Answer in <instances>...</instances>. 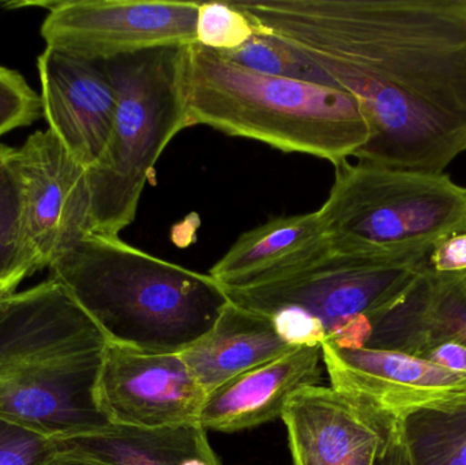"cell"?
Listing matches in <instances>:
<instances>
[{
  "instance_id": "6da1fadb",
  "label": "cell",
  "mask_w": 466,
  "mask_h": 465,
  "mask_svg": "<svg viewBox=\"0 0 466 465\" xmlns=\"http://www.w3.org/2000/svg\"><path fill=\"white\" fill-rule=\"evenodd\" d=\"M326 71L371 126L355 160L445 174L466 153V0H232Z\"/></svg>"
},
{
  "instance_id": "7a4b0ae2",
  "label": "cell",
  "mask_w": 466,
  "mask_h": 465,
  "mask_svg": "<svg viewBox=\"0 0 466 465\" xmlns=\"http://www.w3.org/2000/svg\"><path fill=\"white\" fill-rule=\"evenodd\" d=\"M106 341L147 354H182L229 305L223 287L123 242L89 234L48 267Z\"/></svg>"
},
{
  "instance_id": "3957f363",
  "label": "cell",
  "mask_w": 466,
  "mask_h": 465,
  "mask_svg": "<svg viewBox=\"0 0 466 465\" xmlns=\"http://www.w3.org/2000/svg\"><path fill=\"white\" fill-rule=\"evenodd\" d=\"M188 123L301 153L334 167L371 139L359 101L345 90L241 67L199 44L188 46Z\"/></svg>"
},
{
  "instance_id": "277c9868",
  "label": "cell",
  "mask_w": 466,
  "mask_h": 465,
  "mask_svg": "<svg viewBox=\"0 0 466 465\" xmlns=\"http://www.w3.org/2000/svg\"><path fill=\"white\" fill-rule=\"evenodd\" d=\"M188 46L145 49L106 60L117 93L108 145L86 169L90 232L119 237L177 134L190 127Z\"/></svg>"
},
{
  "instance_id": "5b68a950",
  "label": "cell",
  "mask_w": 466,
  "mask_h": 465,
  "mask_svg": "<svg viewBox=\"0 0 466 465\" xmlns=\"http://www.w3.org/2000/svg\"><path fill=\"white\" fill-rule=\"evenodd\" d=\"M317 210L331 251L366 259L430 256L466 234V187L448 174L344 161Z\"/></svg>"
},
{
  "instance_id": "8992f818",
  "label": "cell",
  "mask_w": 466,
  "mask_h": 465,
  "mask_svg": "<svg viewBox=\"0 0 466 465\" xmlns=\"http://www.w3.org/2000/svg\"><path fill=\"white\" fill-rule=\"evenodd\" d=\"M429 257L385 261L330 251L268 283L223 289L233 305L270 318L289 346L363 349L372 319L418 284Z\"/></svg>"
},
{
  "instance_id": "52a82bcc",
  "label": "cell",
  "mask_w": 466,
  "mask_h": 465,
  "mask_svg": "<svg viewBox=\"0 0 466 465\" xmlns=\"http://www.w3.org/2000/svg\"><path fill=\"white\" fill-rule=\"evenodd\" d=\"M41 37L48 48L87 60H111L145 49L197 44L201 2L52 0Z\"/></svg>"
},
{
  "instance_id": "ba28073f",
  "label": "cell",
  "mask_w": 466,
  "mask_h": 465,
  "mask_svg": "<svg viewBox=\"0 0 466 465\" xmlns=\"http://www.w3.org/2000/svg\"><path fill=\"white\" fill-rule=\"evenodd\" d=\"M320 347L331 388L399 429L419 412L466 407V373L408 352L341 349L331 343Z\"/></svg>"
},
{
  "instance_id": "9c48e42d",
  "label": "cell",
  "mask_w": 466,
  "mask_h": 465,
  "mask_svg": "<svg viewBox=\"0 0 466 465\" xmlns=\"http://www.w3.org/2000/svg\"><path fill=\"white\" fill-rule=\"evenodd\" d=\"M103 352H63L8 371L0 418L52 440L108 428L96 398Z\"/></svg>"
},
{
  "instance_id": "30bf717a",
  "label": "cell",
  "mask_w": 466,
  "mask_h": 465,
  "mask_svg": "<svg viewBox=\"0 0 466 465\" xmlns=\"http://www.w3.org/2000/svg\"><path fill=\"white\" fill-rule=\"evenodd\" d=\"M207 392L180 354L106 344L96 398L111 425L163 429L199 423Z\"/></svg>"
},
{
  "instance_id": "8fae6325",
  "label": "cell",
  "mask_w": 466,
  "mask_h": 465,
  "mask_svg": "<svg viewBox=\"0 0 466 465\" xmlns=\"http://www.w3.org/2000/svg\"><path fill=\"white\" fill-rule=\"evenodd\" d=\"M281 420L293 465H391L401 463L400 430L355 399L333 388L295 393Z\"/></svg>"
},
{
  "instance_id": "7c38bea8",
  "label": "cell",
  "mask_w": 466,
  "mask_h": 465,
  "mask_svg": "<svg viewBox=\"0 0 466 465\" xmlns=\"http://www.w3.org/2000/svg\"><path fill=\"white\" fill-rule=\"evenodd\" d=\"M11 157L21 180L27 242L40 270L48 269L90 232L86 169L49 130L27 136Z\"/></svg>"
},
{
  "instance_id": "4fadbf2b",
  "label": "cell",
  "mask_w": 466,
  "mask_h": 465,
  "mask_svg": "<svg viewBox=\"0 0 466 465\" xmlns=\"http://www.w3.org/2000/svg\"><path fill=\"white\" fill-rule=\"evenodd\" d=\"M37 71L48 130L82 168H92L108 145L116 112L108 65L46 46Z\"/></svg>"
},
{
  "instance_id": "5bb4252c",
  "label": "cell",
  "mask_w": 466,
  "mask_h": 465,
  "mask_svg": "<svg viewBox=\"0 0 466 465\" xmlns=\"http://www.w3.org/2000/svg\"><path fill=\"white\" fill-rule=\"evenodd\" d=\"M322 365V347L301 346L238 374L207 396L199 423L233 433L281 418L295 393L320 384Z\"/></svg>"
},
{
  "instance_id": "9a60e30c",
  "label": "cell",
  "mask_w": 466,
  "mask_h": 465,
  "mask_svg": "<svg viewBox=\"0 0 466 465\" xmlns=\"http://www.w3.org/2000/svg\"><path fill=\"white\" fill-rule=\"evenodd\" d=\"M318 212L284 216L238 238L209 276L224 289L268 283L330 253Z\"/></svg>"
},
{
  "instance_id": "2e32d148",
  "label": "cell",
  "mask_w": 466,
  "mask_h": 465,
  "mask_svg": "<svg viewBox=\"0 0 466 465\" xmlns=\"http://www.w3.org/2000/svg\"><path fill=\"white\" fill-rule=\"evenodd\" d=\"M298 347L289 346L268 317L229 302L215 327L180 354L207 395Z\"/></svg>"
},
{
  "instance_id": "e0dca14e",
  "label": "cell",
  "mask_w": 466,
  "mask_h": 465,
  "mask_svg": "<svg viewBox=\"0 0 466 465\" xmlns=\"http://www.w3.org/2000/svg\"><path fill=\"white\" fill-rule=\"evenodd\" d=\"M55 441L59 452L106 465H220L201 423L163 429L109 425Z\"/></svg>"
},
{
  "instance_id": "ac0fdd59",
  "label": "cell",
  "mask_w": 466,
  "mask_h": 465,
  "mask_svg": "<svg viewBox=\"0 0 466 465\" xmlns=\"http://www.w3.org/2000/svg\"><path fill=\"white\" fill-rule=\"evenodd\" d=\"M13 147L0 150V298L15 294L25 278L40 270L27 242L22 186L13 164Z\"/></svg>"
},
{
  "instance_id": "d6986e66",
  "label": "cell",
  "mask_w": 466,
  "mask_h": 465,
  "mask_svg": "<svg viewBox=\"0 0 466 465\" xmlns=\"http://www.w3.org/2000/svg\"><path fill=\"white\" fill-rule=\"evenodd\" d=\"M400 450L402 465H466V407L408 418Z\"/></svg>"
},
{
  "instance_id": "ffe728a7",
  "label": "cell",
  "mask_w": 466,
  "mask_h": 465,
  "mask_svg": "<svg viewBox=\"0 0 466 465\" xmlns=\"http://www.w3.org/2000/svg\"><path fill=\"white\" fill-rule=\"evenodd\" d=\"M443 341L466 347V275H441L430 268L423 340L418 357Z\"/></svg>"
},
{
  "instance_id": "44dd1931",
  "label": "cell",
  "mask_w": 466,
  "mask_h": 465,
  "mask_svg": "<svg viewBox=\"0 0 466 465\" xmlns=\"http://www.w3.org/2000/svg\"><path fill=\"white\" fill-rule=\"evenodd\" d=\"M218 54L229 62L266 76L300 79L337 87L325 70L271 35L255 33L254 37L240 48Z\"/></svg>"
},
{
  "instance_id": "7402d4cb",
  "label": "cell",
  "mask_w": 466,
  "mask_h": 465,
  "mask_svg": "<svg viewBox=\"0 0 466 465\" xmlns=\"http://www.w3.org/2000/svg\"><path fill=\"white\" fill-rule=\"evenodd\" d=\"M251 21L229 2L201 3L197 44L216 52L240 48L255 35Z\"/></svg>"
},
{
  "instance_id": "603a6c76",
  "label": "cell",
  "mask_w": 466,
  "mask_h": 465,
  "mask_svg": "<svg viewBox=\"0 0 466 465\" xmlns=\"http://www.w3.org/2000/svg\"><path fill=\"white\" fill-rule=\"evenodd\" d=\"M41 115L40 96L18 71L0 65V136L33 125Z\"/></svg>"
},
{
  "instance_id": "cb8c5ba5",
  "label": "cell",
  "mask_w": 466,
  "mask_h": 465,
  "mask_svg": "<svg viewBox=\"0 0 466 465\" xmlns=\"http://www.w3.org/2000/svg\"><path fill=\"white\" fill-rule=\"evenodd\" d=\"M57 453L55 440L0 418V465H44Z\"/></svg>"
},
{
  "instance_id": "d4e9b609",
  "label": "cell",
  "mask_w": 466,
  "mask_h": 465,
  "mask_svg": "<svg viewBox=\"0 0 466 465\" xmlns=\"http://www.w3.org/2000/svg\"><path fill=\"white\" fill-rule=\"evenodd\" d=\"M429 267L441 275H466V234L440 243L430 254Z\"/></svg>"
},
{
  "instance_id": "484cf974",
  "label": "cell",
  "mask_w": 466,
  "mask_h": 465,
  "mask_svg": "<svg viewBox=\"0 0 466 465\" xmlns=\"http://www.w3.org/2000/svg\"><path fill=\"white\" fill-rule=\"evenodd\" d=\"M421 358L431 360L448 370L466 373V347L454 341H443L429 347Z\"/></svg>"
},
{
  "instance_id": "4316f807",
  "label": "cell",
  "mask_w": 466,
  "mask_h": 465,
  "mask_svg": "<svg viewBox=\"0 0 466 465\" xmlns=\"http://www.w3.org/2000/svg\"><path fill=\"white\" fill-rule=\"evenodd\" d=\"M44 465H106L74 453L59 452Z\"/></svg>"
},
{
  "instance_id": "83f0119b",
  "label": "cell",
  "mask_w": 466,
  "mask_h": 465,
  "mask_svg": "<svg viewBox=\"0 0 466 465\" xmlns=\"http://www.w3.org/2000/svg\"><path fill=\"white\" fill-rule=\"evenodd\" d=\"M3 300H5V298H2V299H0V311H2Z\"/></svg>"
},
{
  "instance_id": "f1b7e54d",
  "label": "cell",
  "mask_w": 466,
  "mask_h": 465,
  "mask_svg": "<svg viewBox=\"0 0 466 465\" xmlns=\"http://www.w3.org/2000/svg\"><path fill=\"white\" fill-rule=\"evenodd\" d=\"M3 147H5V145L0 144V150H2Z\"/></svg>"
},
{
  "instance_id": "f546056e",
  "label": "cell",
  "mask_w": 466,
  "mask_h": 465,
  "mask_svg": "<svg viewBox=\"0 0 466 465\" xmlns=\"http://www.w3.org/2000/svg\"><path fill=\"white\" fill-rule=\"evenodd\" d=\"M0 299H2V298H0Z\"/></svg>"
}]
</instances>
